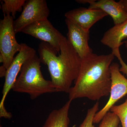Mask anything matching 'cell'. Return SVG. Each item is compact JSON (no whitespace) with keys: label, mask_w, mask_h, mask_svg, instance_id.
Listing matches in <instances>:
<instances>
[{"label":"cell","mask_w":127,"mask_h":127,"mask_svg":"<svg viewBox=\"0 0 127 127\" xmlns=\"http://www.w3.org/2000/svg\"><path fill=\"white\" fill-rule=\"evenodd\" d=\"M112 53L98 55L92 53L82 59L78 76L68 93L69 100L86 98L98 101L110 94Z\"/></svg>","instance_id":"obj_1"},{"label":"cell","mask_w":127,"mask_h":127,"mask_svg":"<svg viewBox=\"0 0 127 127\" xmlns=\"http://www.w3.org/2000/svg\"><path fill=\"white\" fill-rule=\"evenodd\" d=\"M41 63L47 65L52 82L57 92L69 93L79 74L82 59L67 38L61 42L60 53L48 43L42 41L38 47Z\"/></svg>","instance_id":"obj_2"},{"label":"cell","mask_w":127,"mask_h":127,"mask_svg":"<svg viewBox=\"0 0 127 127\" xmlns=\"http://www.w3.org/2000/svg\"><path fill=\"white\" fill-rule=\"evenodd\" d=\"M41 63L36 54L26 61L12 87V91L27 94L32 100L45 94L57 92L51 81L43 77Z\"/></svg>","instance_id":"obj_3"},{"label":"cell","mask_w":127,"mask_h":127,"mask_svg":"<svg viewBox=\"0 0 127 127\" xmlns=\"http://www.w3.org/2000/svg\"><path fill=\"white\" fill-rule=\"evenodd\" d=\"M21 49L14 58L10 65L7 70L3 90L2 97L0 102V117L6 119L11 118V114L6 111L5 107L6 98L9 91L12 89L18 73L20 72L23 64L27 59L36 54L34 48L24 43H22Z\"/></svg>","instance_id":"obj_4"},{"label":"cell","mask_w":127,"mask_h":127,"mask_svg":"<svg viewBox=\"0 0 127 127\" xmlns=\"http://www.w3.org/2000/svg\"><path fill=\"white\" fill-rule=\"evenodd\" d=\"M14 18L10 15L4 14L0 21V53L4 58L2 65L8 69L17 52L20 51L21 43L16 40L14 27Z\"/></svg>","instance_id":"obj_5"},{"label":"cell","mask_w":127,"mask_h":127,"mask_svg":"<svg viewBox=\"0 0 127 127\" xmlns=\"http://www.w3.org/2000/svg\"><path fill=\"white\" fill-rule=\"evenodd\" d=\"M120 68V65L117 63H113L111 64L110 96L104 106L96 113L94 119V124L100 123L115 103L127 94V78L122 74Z\"/></svg>","instance_id":"obj_6"},{"label":"cell","mask_w":127,"mask_h":127,"mask_svg":"<svg viewBox=\"0 0 127 127\" xmlns=\"http://www.w3.org/2000/svg\"><path fill=\"white\" fill-rule=\"evenodd\" d=\"M50 10L45 0H26L20 15L14 21L16 33L21 32L29 25L47 19Z\"/></svg>","instance_id":"obj_7"},{"label":"cell","mask_w":127,"mask_h":127,"mask_svg":"<svg viewBox=\"0 0 127 127\" xmlns=\"http://www.w3.org/2000/svg\"><path fill=\"white\" fill-rule=\"evenodd\" d=\"M21 32L48 43L59 53L61 42L64 36L53 27L48 19L31 24L24 28Z\"/></svg>","instance_id":"obj_8"},{"label":"cell","mask_w":127,"mask_h":127,"mask_svg":"<svg viewBox=\"0 0 127 127\" xmlns=\"http://www.w3.org/2000/svg\"><path fill=\"white\" fill-rule=\"evenodd\" d=\"M108 15L98 9L79 7L66 12V19L76 24L85 31L89 30L95 23Z\"/></svg>","instance_id":"obj_9"},{"label":"cell","mask_w":127,"mask_h":127,"mask_svg":"<svg viewBox=\"0 0 127 127\" xmlns=\"http://www.w3.org/2000/svg\"><path fill=\"white\" fill-rule=\"evenodd\" d=\"M65 22L68 29L67 40L81 59L92 53L88 44L89 32L67 19Z\"/></svg>","instance_id":"obj_10"},{"label":"cell","mask_w":127,"mask_h":127,"mask_svg":"<svg viewBox=\"0 0 127 127\" xmlns=\"http://www.w3.org/2000/svg\"><path fill=\"white\" fill-rule=\"evenodd\" d=\"M88 4V8L100 9L110 16L115 25L122 23L127 19V12L119 1L89 0Z\"/></svg>","instance_id":"obj_11"},{"label":"cell","mask_w":127,"mask_h":127,"mask_svg":"<svg viewBox=\"0 0 127 127\" xmlns=\"http://www.w3.org/2000/svg\"><path fill=\"white\" fill-rule=\"evenodd\" d=\"M127 38V19L120 24L114 25L107 31L101 40L103 45L112 49V51L119 49Z\"/></svg>","instance_id":"obj_12"},{"label":"cell","mask_w":127,"mask_h":127,"mask_svg":"<svg viewBox=\"0 0 127 127\" xmlns=\"http://www.w3.org/2000/svg\"><path fill=\"white\" fill-rule=\"evenodd\" d=\"M72 102L68 100L61 108L53 110L42 127H68L70 122L68 113Z\"/></svg>","instance_id":"obj_13"},{"label":"cell","mask_w":127,"mask_h":127,"mask_svg":"<svg viewBox=\"0 0 127 127\" xmlns=\"http://www.w3.org/2000/svg\"><path fill=\"white\" fill-rule=\"evenodd\" d=\"M1 4V10L5 15L11 14L14 19L17 12L23 10L25 0H3Z\"/></svg>","instance_id":"obj_14"},{"label":"cell","mask_w":127,"mask_h":127,"mask_svg":"<svg viewBox=\"0 0 127 127\" xmlns=\"http://www.w3.org/2000/svg\"><path fill=\"white\" fill-rule=\"evenodd\" d=\"M110 111L118 117L122 127H127V98L122 104L112 107Z\"/></svg>","instance_id":"obj_15"},{"label":"cell","mask_w":127,"mask_h":127,"mask_svg":"<svg viewBox=\"0 0 127 127\" xmlns=\"http://www.w3.org/2000/svg\"><path fill=\"white\" fill-rule=\"evenodd\" d=\"M99 103L97 102L93 106L88 109L86 117L79 127H95L94 125V119L98 112Z\"/></svg>","instance_id":"obj_16"},{"label":"cell","mask_w":127,"mask_h":127,"mask_svg":"<svg viewBox=\"0 0 127 127\" xmlns=\"http://www.w3.org/2000/svg\"><path fill=\"white\" fill-rule=\"evenodd\" d=\"M120 122L118 117L109 111L100 122L99 127H119Z\"/></svg>","instance_id":"obj_17"},{"label":"cell","mask_w":127,"mask_h":127,"mask_svg":"<svg viewBox=\"0 0 127 127\" xmlns=\"http://www.w3.org/2000/svg\"><path fill=\"white\" fill-rule=\"evenodd\" d=\"M112 52L119 61V63L121 65L120 68V72L126 75L127 77V64L125 63L122 58L119 50L114 51H112Z\"/></svg>","instance_id":"obj_18"},{"label":"cell","mask_w":127,"mask_h":127,"mask_svg":"<svg viewBox=\"0 0 127 127\" xmlns=\"http://www.w3.org/2000/svg\"><path fill=\"white\" fill-rule=\"evenodd\" d=\"M7 69H6L3 65L0 67V77H5L6 74Z\"/></svg>","instance_id":"obj_19"},{"label":"cell","mask_w":127,"mask_h":127,"mask_svg":"<svg viewBox=\"0 0 127 127\" xmlns=\"http://www.w3.org/2000/svg\"><path fill=\"white\" fill-rule=\"evenodd\" d=\"M119 1L122 3L127 12V0H120Z\"/></svg>","instance_id":"obj_20"},{"label":"cell","mask_w":127,"mask_h":127,"mask_svg":"<svg viewBox=\"0 0 127 127\" xmlns=\"http://www.w3.org/2000/svg\"><path fill=\"white\" fill-rule=\"evenodd\" d=\"M0 63H4V58L1 54L0 53Z\"/></svg>","instance_id":"obj_21"},{"label":"cell","mask_w":127,"mask_h":127,"mask_svg":"<svg viewBox=\"0 0 127 127\" xmlns=\"http://www.w3.org/2000/svg\"><path fill=\"white\" fill-rule=\"evenodd\" d=\"M124 45H125V47L127 50V41H125L124 42Z\"/></svg>","instance_id":"obj_22"}]
</instances>
